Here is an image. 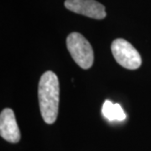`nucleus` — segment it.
Listing matches in <instances>:
<instances>
[{"mask_svg": "<svg viewBox=\"0 0 151 151\" xmlns=\"http://www.w3.org/2000/svg\"><path fill=\"white\" fill-rule=\"evenodd\" d=\"M102 113L108 121H124L126 114L119 103H113L106 100L103 105Z\"/></svg>", "mask_w": 151, "mask_h": 151, "instance_id": "423d86ee", "label": "nucleus"}, {"mask_svg": "<svg viewBox=\"0 0 151 151\" xmlns=\"http://www.w3.org/2000/svg\"><path fill=\"white\" fill-rule=\"evenodd\" d=\"M111 50L116 61L126 69L136 70L142 64V59L138 50L124 39L114 40Z\"/></svg>", "mask_w": 151, "mask_h": 151, "instance_id": "7ed1b4c3", "label": "nucleus"}, {"mask_svg": "<svg viewBox=\"0 0 151 151\" xmlns=\"http://www.w3.org/2000/svg\"><path fill=\"white\" fill-rule=\"evenodd\" d=\"M59 94V80L57 76L51 70L45 72L39 81L38 97L40 113L46 124H54L57 119Z\"/></svg>", "mask_w": 151, "mask_h": 151, "instance_id": "f257e3e1", "label": "nucleus"}, {"mask_svg": "<svg viewBox=\"0 0 151 151\" xmlns=\"http://www.w3.org/2000/svg\"><path fill=\"white\" fill-rule=\"evenodd\" d=\"M65 8L74 13L95 19L106 17L105 7L96 0H65Z\"/></svg>", "mask_w": 151, "mask_h": 151, "instance_id": "20e7f679", "label": "nucleus"}, {"mask_svg": "<svg viewBox=\"0 0 151 151\" xmlns=\"http://www.w3.org/2000/svg\"><path fill=\"white\" fill-rule=\"evenodd\" d=\"M66 46L71 57L82 69L92 67L94 54L92 45L80 33L73 32L66 38Z\"/></svg>", "mask_w": 151, "mask_h": 151, "instance_id": "f03ea898", "label": "nucleus"}, {"mask_svg": "<svg viewBox=\"0 0 151 151\" xmlns=\"http://www.w3.org/2000/svg\"><path fill=\"white\" fill-rule=\"evenodd\" d=\"M0 135L13 144L20 140V131L17 124L14 111L10 108L4 109L0 114Z\"/></svg>", "mask_w": 151, "mask_h": 151, "instance_id": "39448f33", "label": "nucleus"}]
</instances>
